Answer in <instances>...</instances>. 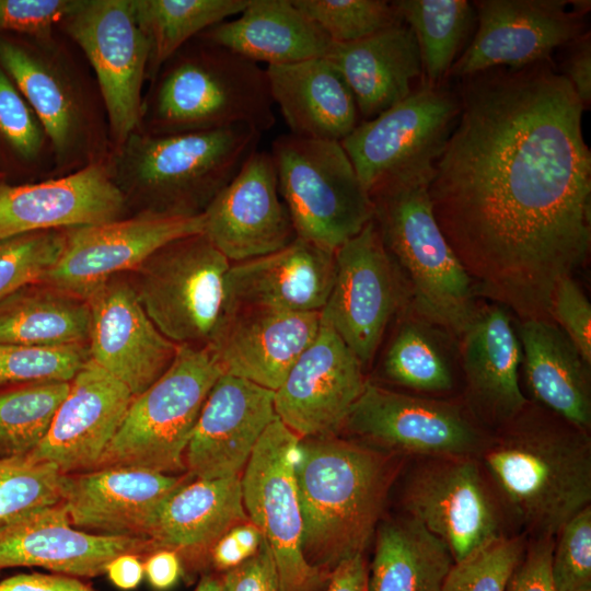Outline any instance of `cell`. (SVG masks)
I'll return each mask as SVG.
<instances>
[{
  "instance_id": "cell-36",
  "label": "cell",
  "mask_w": 591,
  "mask_h": 591,
  "mask_svg": "<svg viewBox=\"0 0 591 591\" xmlns=\"http://www.w3.org/2000/svg\"><path fill=\"white\" fill-rule=\"evenodd\" d=\"M454 564L448 546L408 515L380 523L367 591H441Z\"/></svg>"
},
{
  "instance_id": "cell-6",
  "label": "cell",
  "mask_w": 591,
  "mask_h": 591,
  "mask_svg": "<svg viewBox=\"0 0 591 591\" xmlns=\"http://www.w3.org/2000/svg\"><path fill=\"white\" fill-rule=\"evenodd\" d=\"M192 40L154 78L137 131L175 135L234 126L269 130L276 118L266 69L199 37Z\"/></svg>"
},
{
  "instance_id": "cell-19",
  "label": "cell",
  "mask_w": 591,
  "mask_h": 591,
  "mask_svg": "<svg viewBox=\"0 0 591 591\" xmlns=\"http://www.w3.org/2000/svg\"><path fill=\"white\" fill-rule=\"evenodd\" d=\"M366 382L361 362L321 318L314 340L275 391V413L300 439L335 434Z\"/></svg>"
},
{
  "instance_id": "cell-21",
  "label": "cell",
  "mask_w": 591,
  "mask_h": 591,
  "mask_svg": "<svg viewBox=\"0 0 591 591\" xmlns=\"http://www.w3.org/2000/svg\"><path fill=\"white\" fill-rule=\"evenodd\" d=\"M202 216V234L231 263L273 253L297 237L266 151L248 155Z\"/></svg>"
},
{
  "instance_id": "cell-23",
  "label": "cell",
  "mask_w": 591,
  "mask_h": 591,
  "mask_svg": "<svg viewBox=\"0 0 591 591\" xmlns=\"http://www.w3.org/2000/svg\"><path fill=\"white\" fill-rule=\"evenodd\" d=\"M275 391L221 373L209 391L185 451L192 478L241 476L252 452L276 418Z\"/></svg>"
},
{
  "instance_id": "cell-1",
  "label": "cell",
  "mask_w": 591,
  "mask_h": 591,
  "mask_svg": "<svg viewBox=\"0 0 591 591\" xmlns=\"http://www.w3.org/2000/svg\"><path fill=\"white\" fill-rule=\"evenodd\" d=\"M459 99L428 188L434 218L477 296L551 318L555 285L591 248L586 106L552 60L463 78Z\"/></svg>"
},
{
  "instance_id": "cell-50",
  "label": "cell",
  "mask_w": 591,
  "mask_h": 591,
  "mask_svg": "<svg viewBox=\"0 0 591 591\" xmlns=\"http://www.w3.org/2000/svg\"><path fill=\"white\" fill-rule=\"evenodd\" d=\"M555 537L531 538L505 591H557L552 578Z\"/></svg>"
},
{
  "instance_id": "cell-42",
  "label": "cell",
  "mask_w": 591,
  "mask_h": 591,
  "mask_svg": "<svg viewBox=\"0 0 591 591\" xmlns=\"http://www.w3.org/2000/svg\"><path fill=\"white\" fill-rule=\"evenodd\" d=\"M62 473L28 456L0 459V530L61 500Z\"/></svg>"
},
{
  "instance_id": "cell-9",
  "label": "cell",
  "mask_w": 591,
  "mask_h": 591,
  "mask_svg": "<svg viewBox=\"0 0 591 591\" xmlns=\"http://www.w3.org/2000/svg\"><path fill=\"white\" fill-rule=\"evenodd\" d=\"M270 155L297 237L331 251L373 219V204L338 141L277 137Z\"/></svg>"
},
{
  "instance_id": "cell-14",
  "label": "cell",
  "mask_w": 591,
  "mask_h": 591,
  "mask_svg": "<svg viewBox=\"0 0 591 591\" xmlns=\"http://www.w3.org/2000/svg\"><path fill=\"white\" fill-rule=\"evenodd\" d=\"M460 108L457 94L424 82L399 103L361 120L340 143L370 193L387 178L433 165Z\"/></svg>"
},
{
  "instance_id": "cell-47",
  "label": "cell",
  "mask_w": 591,
  "mask_h": 591,
  "mask_svg": "<svg viewBox=\"0 0 591 591\" xmlns=\"http://www.w3.org/2000/svg\"><path fill=\"white\" fill-rule=\"evenodd\" d=\"M552 578L557 591H591V506L570 518L555 537Z\"/></svg>"
},
{
  "instance_id": "cell-38",
  "label": "cell",
  "mask_w": 591,
  "mask_h": 591,
  "mask_svg": "<svg viewBox=\"0 0 591 591\" xmlns=\"http://www.w3.org/2000/svg\"><path fill=\"white\" fill-rule=\"evenodd\" d=\"M403 22L413 31L428 84H439L449 74L470 32L473 7L466 0L392 1Z\"/></svg>"
},
{
  "instance_id": "cell-30",
  "label": "cell",
  "mask_w": 591,
  "mask_h": 591,
  "mask_svg": "<svg viewBox=\"0 0 591 591\" xmlns=\"http://www.w3.org/2000/svg\"><path fill=\"white\" fill-rule=\"evenodd\" d=\"M241 476L189 478L161 505L148 541L153 552H175L184 576L208 572L215 543L234 525L247 521Z\"/></svg>"
},
{
  "instance_id": "cell-22",
  "label": "cell",
  "mask_w": 591,
  "mask_h": 591,
  "mask_svg": "<svg viewBox=\"0 0 591 591\" xmlns=\"http://www.w3.org/2000/svg\"><path fill=\"white\" fill-rule=\"evenodd\" d=\"M126 199L106 158L38 183L0 182V239L95 225L126 217Z\"/></svg>"
},
{
  "instance_id": "cell-16",
  "label": "cell",
  "mask_w": 591,
  "mask_h": 591,
  "mask_svg": "<svg viewBox=\"0 0 591 591\" xmlns=\"http://www.w3.org/2000/svg\"><path fill=\"white\" fill-rule=\"evenodd\" d=\"M402 301L401 280L372 219L335 251L333 285L321 318L364 368Z\"/></svg>"
},
{
  "instance_id": "cell-25",
  "label": "cell",
  "mask_w": 591,
  "mask_h": 591,
  "mask_svg": "<svg viewBox=\"0 0 591 591\" xmlns=\"http://www.w3.org/2000/svg\"><path fill=\"white\" fill-rule=\"evenodd\" d=\"M134 396L91 359L70 381L42 442L27 456L62 474L93 470L116 434Z\"/></svg>"
},
{
  "instance_id": "cell-39",
  "label": "cell",
  "mask_w": 591,
  "mask_h": 591,
  "mask_svg": "<svg viewBox=\"0 0 591 591\" xmlns=\"http://www.w3.org/2000/svg\"><path fill=\"white\" fill-rule=\"evenodd\" d=\"M433 328L415 316L403 322L384 354V376L419 392L450 391L454 384L451 362Z\"/></svg>"
},
{
  "instance_id": "cell-34",
  "label": "cell",
  "mask_w": 591,
  "mask_h": 591,
  "mask_svg": "<svg viewBox=\"0 0 591 591\" xmlns=\"http://www.w3.org/2000/svg\"><path fill=\"white\" fill-rule=\"evenodd\" d=\"M197 37L267 66L324 57L332 43L292 0H250L237 18Z\"/></svg>"
},
{
  "instance_id": "cell-29",
  "label": "cell",
  "mask_w": 591,
  "mask_h": 591,
  "mask_svg": "<svg viewBox=\"0 0 591 591\" xmlns=\"http://www.w3.org/2000/svg\"><path fill=\"white\" fill-rule=\"evenodd\" d=\"M334 271L335 251L296 237L278 251L231 264L227 277L231 310L321 312Z\"/></svg>"
},
{
  "instance_id": "cell-44",
  "label": "cell",
  "mask_w": 591,
  "mask_h": 591,
  "mask_svg": "<svg viewBox=\"0 0 591 591\" xmlns=\"http://www.w3.org/2000/svg\"><path fill=\"white\" fill-rule=\"evenodd\" d=\"M89 359L88 345L47 348L0 344V390L70 382Z\"/></svg>"
},
{
  "instance_id": "cell-40",
  "label": "cell",
  "mask_w": 591,
  "mask_h": 591,
  "mask_svg": "<svg viewBox=\"0 0 591 591\" xmlns=\"http://www.w3.org/2000/svg\"><path fill=\"white\" fill-rule=\"evenodd\" d=\"M69 387L70 382H43L0 390V459L35 450Z\"/></svg>"
},
{
  "instance_id": "cell-10",
  "label": "cell",
  "mask_w": 591,
  "mask_h": 591,
  "mask_svg": "<svg viewBox=\"0 0 591 591\" xmlns=\"http://www.w3.org/2000/svg\"><path fill=\"white\" fill-rule=\"evenodd\" d=\"M32 39L25 43L0 34V66L39 119L54 171L61 176L106 158V129L93 97L54 37Z\"/></svg>"
},
{
  "instance_id": "cell-2",
  "label": "cell",
  "mask_w": 591,
  "mask_h": 591,
  "mask_svg": "<svg viewBox=\"0 0 591 591\" xmlns=\"http://www.w3.org/2000/svg\"><path fill=\"white\" fill-rule=\"evenodd\" d=\"M477 460L505 514L525 536L556 537L591 501V439L533 404L486 442Z\"/></svg>"
},
{
  "instance_id": "cell-56",
  "label": "cell",
  "mask_w": 591,
  "mask_h": 591,
  "mask_svg": "<svg viewBox=\"0 0 591 591\" xmlns=\"http://www.w3.org/2000/svg\"><path fill=\"white\" fill-rule=\"evenodd\" d=\"M368 566L363 554L343 561L332 571L325 591H367Z\"/></svg>"
},
{
  "instance_id": "cell-27",
  "label": "cell",
  "mask_w": 591,
  "mask_h": 591,
  "mask_svg": "<svg viewBox=\"0 0 591 591\" xmlns=\"http://www.w3.org/2000/svg\"><path fill=\"white\" fill-rule=\"evenodd\" d=\"M321 312L239 308L209 346L222 373L276 391L314 340Z\"/></svg>"
},
{
  "instance_id": "cell-52",
  "label": "cell",
  "mask_w": 591,
  "mask_h": 591,
  "mask_svg": "<svg viewBox=\"0 0 591 591\" xmlns=\"http://www.w3.org/2000/svg\"><path fill=\"white\" fill-rule=\"evenodd\" d=\"M220 576L225 591H279L276 564L265 540L254 556Z\"/></svg>"
},
{
  "instance_id": "cell-12",
  "label": "cell",
  "mask_w": 591,
  "mask_h": 591,
  "mask_svg": "<svg viewBox=\"0 0 591 591\" xmlns=\"http://www.w3.org/2000/svg\"><path fill=\"white\" fill-rule=\"evenodd\" d=\"M60 26L94 71L108 141L117 147L139 130L150 54L132 0H78Z\"/></svg>"
},
{
  "instance_id": "cell-49",
  "label": "cell",
  "mask_w": 591,
  "mask_h": 591,
  "mask_svg": "<svg viewBox=\"0 0 591 591\" xmlns=\"http://www.w3.org/2000/svg\"><path fill=\"white\" fill-rule=\"evenodd\" d=\"M549 317L591 366V304L572 277L561 278L555 285Z\"/></svg>"
},
{
  "instance_id": "cell-41",
  "label": "cell",
  "mask_w": 591,
  "mask_h": 591,
  "mask_svg": "<svg viewBox=\"0 0 591 591\" xmlns=\"http://www.w3.org/2000/svg\"><path fill=\"white\" fill-rule=\"evenodd\" d=\"M46 155L53 159L39 119L0 66V174L38 169Z\"/></svg>"
},
{
  "instance_id": "cell-48",
  "label": "cell",
  "mask_w": 591,
  "mask_h": 591,
  "mask_svg": "<svg viewBox=\"0 0 591 591\" xmlns=\"http://www.w3.org/2000/svg\"><path fill=\"white\" fill-rule=\"evenodd\" d=\"M77 3L78 0H0V31L48 40Z\"/></svg>"
},
{
  "instance_id": "cell-51",
  "label": "cell",
  "mask_w": 591,
  "mask_h": 591,
  "mask_svg": "<svg viewBox=\"0 0 591 591\" xmlns=\"http://www.w3.org/2000/svg\"><path fill=\"white\" fill-rule=\"evenodd\" d=\"M263 541V533L250 519L234 525L212 546L208 572L221 575L237 567L257 553Z\"/></svg>"
},
{
  "instance_id": "cell-3",
  "label": "cell",
  "mask_w": 591,
  "mask_h": 591,
  "mask_svg": "<svg viewBox=\"0 0 591 591\" xmlns=\"http://www.w3.org/2000/svg\"><path fill=\"white\" fill-rule=\"evenodd\" d=\"M397 459L335 434L300 439L294 476L306 561L332 573L364 553L383 513Z\"/></svg>"
},
{
  "instance_id": "cell-43",
  "label": "cell",
  "mask_w": 591,
  "mask_h": 591,
  "mask_svg": "<svg viewBox=\"0 0 591 591\" xmlns=\"http://www.w3.org/2000/svg\"><path fill=\"white\" fill-rule=\"evenodd\" d=\"M334 43H351L403 23L392 1L292 0Z\"/></svg>"
},
{
  "instance_id": "cell-37",
  "label": "cell",
  "mask_w": 591,
  "mask_h": 591,
  "mask_svg": "<svg viewBox=\"0 0 591 591\" xmlns=\"http://www.w3.org/2000/svg\"><path fill=\"white\" fill-rule=\"evenodd\" d=\"M250 0H132L136 19L150 54L147 78L188 42L209 27L240 14Z\"/></svg>"
},
{
  "instance_id": "cell-28",
  "label": "cell",
  "mask_w": 591,
  "mask_h": 591,
  "mask_svg": "<svg viewBox=\"0 0 591 591\" xmlns=\"http://www.w3.org/2000/svg\"><path fill=\"white\" fill-rule=\"evenodd\" d=\"M459 338L470 410L498 428L529 404L520 386L522 347L510 311L496 303L479 306Z\"/></svg>"
},
{
  "instance_id": "cell-32",
  "label": "cell",
  "mask_w": 591,
  "mask_h": 591,
  "mask_svg": "<svg viewBox=\"0 0 591 591\" xmlns=\"http://www.w3.org/2000/svg\"><path fill=\"white\" fill-rule=\"evenodd\" d=\"M265 69L273 102L291 135L341 142L361 121L350 89L326 58Z\"/></svg>"
},
{
  "instance_id": "cell-58",
  "label": "cell",
  "mask_w": 591,
  "mask_h": 591,
  "mask_svg": "<svg viewBox=\"0 0 591 591\" xmlns=\"http://www.w3.org/2000/svg\"><path fill=\"white\" fill-rule=\"evenodd\" d=\"M194 591H225L221 576L215 572H205L201 575Z\"/></svg>"
},
{
  "instance_id": "cell-59",
  "label": "cell",
  "mask_w": 591,
  "mask_h": 591,
  "mask_svg": "<svg viewBox=\"0 0 591 591\" xmlns=\"http://www.w3.org/2000/svg\"><path fill=\"white\" fill-rule=\"evenodd\" d=\"M3 176L0 174V182L2 181Z\"/></svg>"
},
{
  "instance_id": "cell-7",
  "label": "cell",
  "mask_w": 591,
  "mask_h": 591,
  "mask_svg": "<svg viewBox=\"0 0 591 591\" xmlns=\"http://www.w3.org/2000/svg\"><path fill=\"white\" fill-rule=\"evenodd\" d=\"M222 373L209 346L178 345L169 369L135 396L96 468L186 473L184 456L209 391Z\"/></svg>"
},
{
  "instance_id": "cell-31",
  "label": "cell",
  "mask_w": 591,
  "mask_h": 591,
  "mask_svg": "<svg viewBox=\"0 0 591 591\" xmlns=\"http://www.w3.org/2000/svg\"><path fill=\"white\" fill-rule=\"evenodd\" d=\"M324 58L350 89L361 120L406 99L422 76L416 37L404 22L356 42H332Z\"/></svg>"
},
{
  "instance_id": "cell-11",
  "label": "cell",
  "mask_w": 591,
  "mask_h": 591,
  "mask_svg": "<svg viewBox=\"0 0 591 591\" xmlns=\"http://www.w3.org/2000/svg\"><path fill=\"white\" fill-rule=\"evenodd\" d=\"M299 441L276 416L241 474L243 505L270 548L279 591H325L332 573L311 566L303 553V523L294 476Z\"/></svg>"
},
{
  "instance_id": "cell-4",
  "label": "cell",
  "mask_w": 591,
  "mask_h": 591,
  "mask_svg": "<svg viewBox=\"0 0 591 591\" xmlns=\"http://www.w3.org/2000/svg\"><path fill=\"white\" fill-rule=\"evenodd\" d=\"M433 165L387 178L369 194L373 220L413 316L460 337L478 305L473 280L432 210Z\"/></svg>"
},
{
  "instance_id": "cell-46",
  "label": "cell",
  "mask_w": 591,
  "mask_h": 591,
  "mask_svg": "<svg viewBox=\"0 0 591 591\" xmlns=\"http://www.w3.org/2000/svg\"><path fill=\"white\" fill-rule=\"evenodd\" d=\"M63 230L37 231L0 239V299L40 281L59 258Z\"/></svg>"
},
{
  "instance_id": "cell-13",
  "label": "cell",
  "mask_w": 591,
  "mask_h": 591,
  "mask_svg": "<svg viewBox=\"0 0 591 591\" xmlns=\"http://www.w3.org/2000/svg\"><path fill=\"white\" fill-rule=\"evenodd\" d=\"M406 479L405 514L443 542L454 563L503 535V511L477 457H418Z\"/></svg>"
},
{
  "instance_id": "cell-5",
  "label": "cell",
  "mask_w": 591,
  "mask_h": 591,
  "mask_svg": "<svg viewBox=\"0 0 591 591\" xmlns=\"http://www.w3.org/2000/svg\"><path fill=\"white\" fill-rule=\"evenodd\" d=\"M260 132L246 126L175 135L135 131L106 162L127 207L137 212L201 215L256 150Z\"/></svg>"
},
{
  "instance_id": "cell-20",
  "label": "cell",
  "mask_w": 591,
  "mask_h": 591,
  "mask_svg": "<svg viewBox=\"0 0 591 591\" xmlns=\"http://www.w3.org/2000/svg\"><path fill=\"white\" fill-rule=\"evenodd\" d=\"M125 275L109 278L88 297V347L90 359L135 397L169 369L178 345L157 328Z\"/></svg>"
},
{
  "instance_id": "cell-17",
  "label": "cell",
  "mask_w": 591,
  "mask_h": 591,
  "mask_svg": "<svg viewBox=\"0 0 591 591\" xmlns=\"http://www.w3.org/2000/svg\"><path fill=\"white\" fill-rule=\"evenodd\" d=\"M202 230V213L151 211L63 230L62 252L40 281L86 300L106 280L134 271L160 247Z\"/></svg>"
},
{
  "instance_id": "cell-18",
  "label": "cell",
  "mask_w": 591,
  "mask_h": 591,
  "mask_svg": "<svg viewBox=\"0 0 591 591\" xmlns=\"http://www.w3.org/2000/svg\"><path fill=\"white\" fill-rule=\"evenodd\" d=\"M567 0L475 1L477 28L449 74L466 78L494 68H521L551 60L581 34V16ZM572 7V5H571Z\"/></svg>"
},
{
  "instance_id": "cell-15",
  "label": "cell",
  "mask_w": 591,
  "mask_h": 591,
  "mask_svg": "<svg viewBox=\"0 0 591 591\" xmlns=\"http://www.w3.org/2000/svg\"><path fill=\"white\" fill-rule=\"evenodd\" d=\"M343 428L375 449L418 457H477L487 439L460 404L398 393L369 381Z\"/></svg>"
},
{
  "instance_id": "cell-24",
  "label": "cell",
  "mask_w": 591,
  "mask_h": 591,
  "mask_svg": "<svg viewBox=\"0 0 591 591\" xmlns=\"http://www.w3.org/2000/svg\"><path fill=\"white\" fill-rule=\"evenodd\" d=\"M136 467H104L63 474L61 500L79 530L148 540L164 500L189 479Z\"/></svg>"
},
{
  "instance_id": "cell-57",
  "label": "cell",
  "mask_w": 591,
  "mask_h": 591,
  "mask_svg": "<svg viewBox=\"0 0 591 591\" xmlns=\"http://www.w3.org/2000/svg\"><path fill=\"white\" fill-rule=\"evenodd\" d=\"M105 573L115 587L135 589L144 576L143 558L137 554H121L107 565Z\"/></svg>"
},
{
  "instance_id": "cell-8",
  "label": "cell",
  "mask_w": 591,
  "mask_h": 591,
  "mask_svg": "<svg viewBox=\"0 0 591 591\" xmlns=\"http://www.w3.org/2000/svg\"><path fill=\"white\" fill-rule=\"evenodd\" d=\"M231 262L202 234L155 251L129 280L157 328L176 345L210 346L232 313Z\"/></svg>"
},
{
  "instance_id": "cell-35",
  "label": "cell",
  "mask_w": 591,
  "mask_h": 591,
  "mask_svg": "<svg viewBox=\"0 0 591 591\" xmlns=\"http://www.w3.org/2000/svg\"><path fill=\"white\" fill-rule=\"evenodd\" d=\"M91 312L85 299L35 281L0 299V344L31 347L88 345Z\"/></svg>"
},
{
  "instance_id": "cell-54",
  "label": "cell",
  "mask_w": 591,
  "mask_h": 591,
  "mask_svg": "<svg viewBox=\"0 0 591 591\" xmlns=\"http://www.w3.org/2000/svg\"><path fill=\"white\" fill-rule=\"evenodd\" d=\"M0 591H96L81 578L63 573H19L0 581Z\"/></svg>"
},
{
  "instance_id": "cell-33",
  "label": "cell",
  "mask_w": 591,
  "mask_h": 591,
  "mask_svg": "<svg viewBox=\"0 0 591 591\" xmlns=\"http://www.w3.org/2000/svg\"><path fill=\"white\" fill-rule=\"evenodd\" d=\"M518 334L526 386L535 403L589 432L590 364L552 318L521 321Z\"/></svg>"
},
{
  "instance_id": "cell-55",
  "label": "cell",
  "mask_w": 591,
  "mask_h": 591,
  "mask_svg": "<svg viewBox=\"0 0 591 591\" xmlns=\"http://www.w3.org/2000/svg\"><path fill=\"white\" fill-rule=\"evenodd\" d=\"M144 576L157 590L172 588L184 576L179 556L169 549H158L143 559Z\"/></svg>"
},
{
  "instance_id": "cell-53",
  "label": "cell",
  "mask_w": 591,
  "mask_h": 591,
  "mask_svg": "<svg viewBox=\"0 0 591 591\" xmlns=\"http://www.w3.org/2000/svg\"><path fill=\"white\" fill-rule=\"evenodd\" d=\"M569 49L563 66V74L573 86L577 95L587 107L591 101V37L581 33L568 44Z\"/></svg>"
},
{
  "instance_id": "cell-45",
  "label": "cell",
  "mask_w": 591,
  "mask_h": 591,
  "mask_svg": "<svg viewBox=\"0 0 591 591\" xmlns=\"http://www.w3.org/2000/svg\"><path fill=\"white\" fill-rule=\"evenodd\" d=\"M524 534H503L452 565L441 591H505L525 548Z\"/></svg>"
},
{
  "instance_id": "cell-26",
  "label": "cell",
  "mask_w": 591,
  "mask_h": 591,
  "mask_svg": "<svg viewBox=\"0 0 591 591\" xmlns=\"http://www.w3.org/2000/svg\"><path fill=\"white\" fill-rule=\"evenodd\" d=\"M128 553L144 559L153 548L146 538L76 529L60 502L0 530V570L40 567L81 579L94 578L104 575L115 557Z\"/></svg>"
}]
</instances>
